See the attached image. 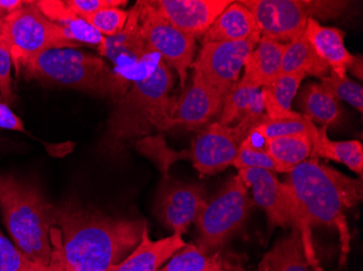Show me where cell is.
<instances>
[{"mask_svg": "<svg viewBox=\"0 0 363 271\" xmlns=\"http://www.w3.org/2000/svg\"><path fill=\"white\" fill-rule=\"evenodd\" d=\"M174 83L173 71L159 57L148 74L136 79L125 93L116 100L107 129L101 140L104 152L122 156L126 144L152 129L167 130Z\"/></svg>", "mask_w": 363, "mask_h": 271, "instance_id": "3", "label": "cell"}, {"mask_svg": "<svg viewBox=\"0 0 363 271\" xmlns=\"http://www.w3.org/2000/svg\"><path fill=\"white\" fill-rule=\"evenodd\" d=\"M260 38L261 34H256L240 42H206L191 69L226 97L238 83L245 61L256 48Z\"/></svg>", "mask_w": 363, "mask_h": 271, "instance_id": "12", "label": "cell"}, {"mask_svg": "<svg viewBox=\"0 0 363 271\" xmlns=\"http://www.w3.org/2000/svg\"><path fill=\"white\" fill-rule=\"evenodd\" d=\"M0 128L14 130V132H26L23 121L19 116L14 114L9 105L0 101Z\"/></svg>", "mask_w": 363, "mask_h": 271, "instance_id": "36", "label": "cell"}, {"mask_svg": "<svg viewBox=\"0 0 363 271\" xmlns=\"http://www.w3.org/2000/svg\"><path fill=\"white\" fill-rule=\"evenodd\" d=\"M83 19L91 24L104 38H114L125 28L128 19V12L120 7L106 8L94 12Z\"/></svg>", "mask_w": 363, "mask_h": 271, "instance_id": "32", "label": "cell"}, {"mask_svg": "<svg viewBox=\"0 0 363 271\" xmlns=\"http://www.w3.org/2000/svg\"><path fill=\"white\" fill-rule=\"evenodd\" d=\"M140 33L152 54L160 57L177 73L181 88L184 89L189 71L195 61L196 40L175 28L161 16L150 1L136 3Z\"/></svg>", "mask_w": 363, "mask_h": 271, "instance_id": "10", "label": "cell"}, {"mask_svg": "<svg viewBox=\"0 0 363 271\" xmlns=\"http://www.w3.org/2000/svg\"><path fill=\"white\" fill-rule=\"evenodd\" d=\"M252 204L246 183L238 175L230 178L195 220L197 248L206 255L214 254L244 225Z\"/></svg>", "mask_w": 363, "mask_h": 271, "instance_id": "8", "label": "cell"}, {"mask_svg": "<svg viewBox=\"0 0 363 271\" xmlns=\"http://www.w3.org/2000/svg\"><path fill=\"white\" fill-rule=\"evenodd\" d=\"M258 23L261 35L279 42H291L305 32L310 19L342 16L350 1L342 0H240Z\"/></svg>", "mask_w": 363, "mask_h": 271, "instance_id": "7", "label": "cell"}, {"mask_svg": "<svg viewBox=\"0 0 363 271\" xmlns=\"http://www.w3.org/2000/svg\"><path fill=\"white\" fill-rule=\"evenodd\" d=\"M33 271H50V269L48 268H43V267H40V268L35 269V270Z\"/></svg>", "mask_w": 363, "mask_h": 271, "instance_id": "41", "label": "cell"}, {"mask_svg": "<svg viewBox=\"0 0 363 271\" xmlns=\"http://www.w3.org/2000/svg\"><path fill=\"white\" fill-rule=\"evenodd\" d=\"M298 107L299 113L313 124L328 127L342 121V112L338 100L330 95L321 83H308L299 95Z\"/></svg>", "mask_w": 363, "mask_h": 271, "instance_id": "24", "label": "cell"}, {"mask_svg": "<svg viewBox=\"0 0 363 271\" xmlns=\"http://www.w3.org/2000/svg\"><path fill=\"white\" fill-rule=\"evenodd\" d=\"M185 244L181 233L152 241L148 228L145 226L140 244L125 260L110 267L107 271H158Z\"/></svg>", "mask_w": 363, "mask_h": 271, "instance_id": "16", "label": "cell"}, {"mask_svg": "<svg viewBox=\"0 0 363 271\" xmlns=\"http://www.w3.org/2000/svg\"><path fill=\"white\" fill-rule=\"evenodd\" d=\"M255 126L245 120L236 126L222 125L219 122L206 126L187 150L194 168L201 175H214L232 166L238 146Z\"/></svg>", "mask_w": 363, "mask_h": 271, "instance_id": "11", "label": "cell"}, {"mask_svg": "<svg viewBox=\"0 0 363 271\" xmlns=\"http://www.w3.org/2000/svg\"><path fill=\"white\" fill-rule=\"evenodd\" d=\"M65 4L81 18L89 16L94 12L99 10L106 9V8L120 7L125 6L128 1L122 0H65Z\"/></svg>", "mask_w": 363, "mask_h": 271, "instance_id": "35", "label": "cell"}, {"mask_svg": "<svg viewBox=\"0 0 363 271\" xmlns=\"http://www.w3.org/2000/svg\"><path fill=\"white\" fill-rule=\"evenodd\" d=\"M321 85L330 95L336 100H344L360 113L363 111V89L360 83L352 81L348 76L338 77L335 74L322 77Z\"/></svg>", "mask_w": 363, "mask_h": 271, "instance_id": "31", "label": "cell"}, {"mask_svg": "<svg viewBox=\"0 0 363 271\" xmlns=\"http://www.w3.org/2000/svg\"><path fill=\"white\" fill-rule=\"evenodd\" d=\"M155 9L182 32L203 40L232 0H150Z\"/></svg>", "mask_w": 363, "mask_h": 271, "instance_id": "15", "label": "cell"}, {"mask_svg": "<svg viewBox=\"0 0 363 271\" xmlns=\"http://www.w3.org/2000/svg\"><path fill=\"white\" fill-rule=\"evenodd\" d=\"M264 148L269 154L289 173L294 167L310 158L312 140L309 134L282 136L266 140Z\"/></svg>", "mask_w": 363, "mask_h": 271, "instance_id": "28", "label": "cell"}, {"mask_svg": "<svg viewBox=\"0 0 363 271\" xmlns=\"http://www.w3.org/2000/svg\"><path fill=\"white\" fill-rule=\"evenodd\" d=\"M0 211L14 246L33 264L48 268L56 205L46 199L40 185L0 173Z\"/></svg>", "mask_w": 363, "mask_h": 271, "instance_id": "4", "label": "cell"}, {"mask_svg": "<svg viewBox=\"0 0 363 271\" xmlns=\"http://www.w3.org/2000/svg\"><path fill=\"white\" fill-rule=\"evenodd\" d=\"M261 34L254 14L240 1H232L218 16L203 38V44L212 42H240Z\"/></svg>", "mask_w": 363, "mask_h": 271, "instance_id": "20", "label": "cell"}, {"mask_svg": "<svg viewBox=\"0 0 363 271\" xmlns=\"http://www.w3.org/2000/svg\"><path fill=\"white\" fill-rule=\"evenodd\" d=\"M3 22L0 21V95L3 98L4 103L10 105L16 100L11 79V69L13 64H12L9 45L4 32Z\"/></svg>", "mask_w": 363, "mask_h": 271, "instance_id": "33", "label": "cell"}, {"mask_svg": "<svg viewBox=\"0 0 363 271\" xmlns=\"http://www.w3.org/2000/svg\"><path fill=\"white\" fill-rule=\"evenodd\" d=\"M20 74L28 81L35 79L116 100L130 86L101 57L72 48H52L40 52L22 67Z\"/></svg>", "mask_w": 363, "mask_h": 271, "instance_id": "5", "label": "cell"}, {"mask_svg": "<svg viewBox=\"0 0 363 271\" xmlns=\"http://www.w3.org/2000/svg\"><path fill=\"white\" fill-rule=\"evenodd\" d=\"M38 268H40V266L33 264L24 258L0 230V271H33Z\"/></svg>", "mask_w": 363, "mask_h": 271, "instance_id": "34", "label": "cell"}, {"mask_svg": "<svg viewBox=\"0 0 363 271\" xmlns=\"http://www.w3.org/2000/svg\"><path fill=\"white\" fill-rule=\"evenodd\" d=\"M207 201L205 189L201 185L163 176L155 213L164 227L183 236L189 225L195 223Z\"/></svg>", "mask_w": 363, "mask_h": 271, "instance_id": "13", "label": "cell"}, {"mask_svg": "<svg viewBox=\"0 0 363 271\" xmlns=\"http://www.w3.org/2000/svg\"><path fill=\"white\" fill-rule=\"evenodd\" d=\"M224 270L225 271H248L240 264H232V263L226 262L223 264ZM259 271V270H256Z\"/></svg>", "mask_w": 363, "mask_h": 271, "instance_id": "39", "label": "cell"}, {"mask_svg": "<svg viewBox=\"0 0 363 271\" xmlns=\"http://www.w3.org/2000/svg\"><path fill=\"white\" fill-rule=\"evenodd\" d=\"M305 35L318 56L328 65L331 73L338 77L347 76L354 54L345 46L344 33L335 28H326L319 21L310 19L305 28Z\"/></svg>", "mask_w": 363, "mask_h": 271, "instance_id": "18", "label": "cell"}, {"mask_svg": "<svg viewBox=\"0 0 363 271\" xmlns=\"http://www.w3.org/2000/svg\"><path fill=\"white\" fill-rule=\"evenodd\" d=\"M219 253L206 255L194 243L185 244L158 271H224Z\"/></svg>", "mask_w": 363, "mask_h": 271, "instance_id": "29", "label": "cell"}, {"mask_svg": "<svg viewBox=\"0 0 363 271\" xmlns=\"http://www.w3.org/2000/svg\"><path fill=\"white\" fill-rule=\"evenodd\" d=\"M285 44L261 35L256 48L247 57L242 83L255 88H262L272 83L282 67Z\"/></svg>", "mask_w": 363, "mask_h": 271, "instance_id": "19", "label": "cell"}, {"mask_svg": "<svg viewBox=\"0 0 363 271\" xmlns=\"http://www.w3.org/2000/svg\"><path fill=\"white\" fill-rule=\"evenodd\" d=\"M36 7L47 19L62 28L65 36L77 44L97 47L98 52L105 56L107 38L97 32L83 18L75 14L65 4V0H38Z\"/></svg>", "mask_w": 363, "mask_h": 271, "instance_id": "17", "label": "cell"}, {"mask_svg": "<svg viewBox=\"0 0 363 271\" xmlns=\"http://www.w3.org/2000/svg\"><path fill=\"white\" fill-rule=\"evenodd\" d=\"M305 79L303 73L279 74L272 83L262 87L261 93L266 117L277 118L291 112V103Z\"/></svg>", "mask_w": 363, "mask_h": 271, "instance_id": "26", "label": "cell"}, {"mask_svg": "<svg viewBox=\"0 0 363 271\" xmlns=\"http://www.w3.org/2000/svg\"><path fill=\"white\" fill-rule=\"evenodd\" d=\"M0 101H4L3 98H1V95H0Z\"/></svg>", "mask_w": 363, "mask_h": 271, "instance_id": "42", "label": "cell"}, {"mask_svg": "<svg viewBox=\"0 0 363 271\" xmlns=\"http://www.w3.org/2000/svg\"><path fill=\"white\" fill-rule=\"evenodd\" d=\"M263 116L264 103L261 88H255L238 81L224 99L219 123L230 126L235 122L240 123L245 120L257 126Z\"/></svg>", "mask_w": 363, "mask_h": 271, "instance_id": "21", "label": "cell"}, {"mask_svg": "<svg viewBox=\"0 0 363 271\" xmlns=\"http://www.w3.org/2000/svg\"><path fill=\"white\" fill-rule=\"evenodd\" d=\"M238 176L248 188L252 189L255 203L266 212L269 230L272 231L275 227L299 229L310 267L313 271H323L313 248L311 224L289 185L281 183L274 173L266 169H240Z\"/></svg>", "mask_w": 363, "mask_h": 271, "instance_id": "6", "label": "cell"}, {"mask_svg": "<svg viewBox=\"0 0 363 271\" xmlns=\"http://www.w3.org/2000/svg\"><path fill=\"white\" fill-rule=\"evenodd\" d=\"M348 71H350L354 76L358 77L359 81H362V58L354 57V61L348 67Z\"/></svg>", "mask_w": 363, "mask_h": 271, "instance_id": "38", "label": "cell"}, {"mask_svg": "<svg viewBox=\"0 0 363 271\" xmlns=\"http://www.w3.org/2000/svg\"><path fill=\"white\" fill-rule=\"evenodd\" d=\"M16 76L30 59L52 48L77 49L79 44L67 38L62 28L47 19L35 1H26L3 22Z\"/></svg>", "mask_w": 363, "mask_h": 271, "instance_id": "9", "label": "cell"}, {"mask_svg": "<svg viewBox=\"0 0 363 271\" xmlns=\"http://www.w3.org/2000/svg\"><path fill=\"white\" fill-rule=\"evenodd\" d=\"M303 73L306 76L322 77L331 73L328 65L318 56L305 33L285 44L281 74Z\"/></svg>", "mask_w": 363, "mask_h": 271, "instance_id": "25", "label": "cell"}, {"mask_svg": "<svg viewBox=\"0 0 363 271\" xmlns=\"http://www.w3.org/2000/svg\"><path fill=\"white\" fill-rule=\"evenodd\" d=\"M318 127L299 112H289L277 118H268L263 116L258 125L252 128L250 134H258L264 142L271 138L291 136V134H309L315 137Z\"/></svg>", "mask_w": 363, "mask_h": 271, "instance_id": "27", "label": "cell"}, {"mask_svg": "<svg viewBox=\"0 0 363 271\" xmlns=\"http://www.w3.org/2000/svg\"><path fill=\"white\" fill-rule=\"evenodd\" d=\"M52 260L61 271H107L140 244L146 224L114 218L75 202L56 205Z\"/></svg>", "mask_w": 363, "mask_h": 271, "instance_id": "1", "label": "cell"}, {"mask_svg": "<svg viewBox=\"0 0 363 271\" xmlns=\"http://www.w3.org/2000/svg\"><path fill=\"white\" fill-rule=\"evenodd\" d=\"M311 158H326L346 165L362 179L363 146L359 140L333 142L328 137V127L318 128L312 138Z\"/></svg>", "mask_w": 363, "mask_h": 271, "instance_id": "23", "label": "cell"}, {"mask_svg": "<svg viewBox=\"0 0 363 271\" xmlns=\"http://www.w3.org/2000/svg\"><path fill=\"white\" fill-rule=\"evenodd\" d=\"M49 269H50V271H61L60 268H59L58 264H57V263H55L54 260H52V263H50V266H49Z\"/></svg>", "mask_w": 363, "mask_h": 271, "instance_id": "40", "label": "cell"}, {"mask_svg": "<svg viewBox=\"0 0 363 271\" xmlns=\"http://www.w3.org/2000/svg\"><path fill=\"white\" fill-rule=\"evenodd\" d=\"M259 271H311L301 231L291 228V233L279 240L264 254Z\"/></svg>", "mask_w": 363, "mask_h": 271, "instance_id": "22", "label": "cell"}, {"mask_svg": "<svg viewBox=\"0 0 363 271\" xmlns=\"http://www.w3.org/2000/svg\"><path fill=\"white\" fill-rule=\"evenodd\" d=\"M26 4L23 0H0V21L7 18L16 10L20 9Z\"/></svg>", "mask_w": 363, "mask_h": 271, "instance_id": "37", "label": "cell"}, {"mask_svg": "<svg viewBox=\"0 0 363 271\" xmlns=\"http://www.w3.org/2000/svg\"><path fill=\"white\" fill-rule=\"evenodd\" d=\"M232 166H235L238 171L246 168H260L273 173H285V174L289 173L285 167L279 165L269 154L264 146L263 148L257 146L250 134L238 146V154Z\"/></svg>", "mask_w": 363, "mask_h": 271, "instance_id": "30", "label": "cell"}, {"mask_svg": "<svg viewBox=\"0 0 363 271\" xmlns=\"http://www.w3.org/2000/svg\"><path fill=\"white\" fill-rule=\"evenodd\" d=\"M293 191L309 223L335 228L340 233V266L350 252V233L345 212L362 199V179H352L336 169L308 158L287 173L284 181Z\"/></svg>", "mask_w": 363, "mask_h": 271, "instance_id": "2", "label": "cell"}, {"mask_svg": "<svg viewBox=\"0 0 363 271\" xmlns=\"http://www.w3.org/2000/svg\"><path fill=\"white\" fill-rule=\"evenodd\" d=\"M224 99L222 93L209 85L199 73L193 71L189 88L179 99L172 100L167 130L174 127L191 130L205 127L213 116L221 113Z\"/></svg>", "mask_w": 363, "mask_h": 271, "instance_id": "14", "label": "cell"}]
</instances>
